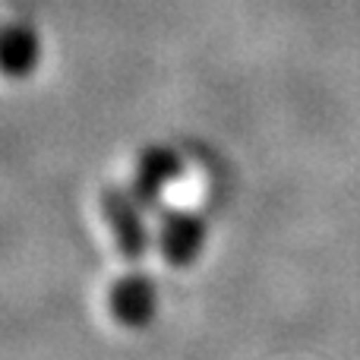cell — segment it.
Listing matches in <instances>:
<instances>
[{
  "label": "cell",
  "instance_id": "obj_5",
  "mask_svg": "<svg viewBox=\"0 0 360 360\" xmlns=\"http://www.w3.org/2000/svg\"><path fill=\"white\" fill-rule=\"evenodd\" d=\"M199 247H202V224H199V218L177 212V215H171L165 221L162 250L171 266H190L193 256L199 253Z\"/></svg>",
  "mask_w": 360,
  "mask_h": 360
},
{
  "label": "cell",
  "instance_id": "obj_3",
  "mask_svg": "<svg viewBox=\"0 0 360 360\" xmlns=\"http://www.w3.org/2000/svg\"><path fill=\"white\" fill-rule=\"evenodd\" d=\"M111 313L120 319L124 326H146L155 313V291H152V281L143 272H133L127 278H120L111 288Z\"/></svg>",
  "mask_w": 360,
  "mask_h": 360
},
{
  "label": "cell",
  "instance_id": "obj_1",
  "mask_svg": "<svg viewBox=\"0 0 360 360\" xmlns=\"http://www.w3.org/2000/svg\"><path fill=\"white\" fill-rule=\"evenodd\" d=\"M101 215L111 224L117 250L127 256L130 262H139L149 250V234H146V221L139 215L136 196H130L120 186H108L101 193Z\"/></svg>",
  "mask_w": 360,
  "mask_h": 360
},
{
  "label": "cell",
  "instance_id": "obj_2",
  "mask_svg": "<svg viewBox=\"0 0 360 360\" xmlns=\"http://www.w3.org/2000/svg\"><path fill=\"white\" fill-rule=\"evenodd\" d=\"M41 63V38L22 19L0 22V73L10 79H25Z\"/></svg>",
  "mask_w": 360,
  "mask_h": 360
},
{
  "label": "cell",
  "instance_id": "obj_4",
  "mask_svg": "<svg viewBox=\"0 0 360 360\" xmlns=\"http://www.w3.org/2000/svg\"><path fill=\"white\" fill-rule=\"evenodd\" d=\"M177 171H180V165H177V158L171 155V152H165V149L146 152V155L139 158V165H136L133 196H136L139 202H155V199L168 190L171 180L177 177Z\"/></svg>",
  "mask_w": 360,
  "mask_h": 360
}]
</instances>
